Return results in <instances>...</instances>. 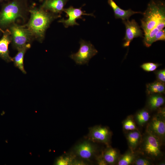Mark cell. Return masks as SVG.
<instances>
[{"instance_id":"6da1fadb","label":"cell","mask_w":165,"mask_h":165,"mask_svg":"<svg viewBox=\"0 0 165 165\" xmlns=\"http://www.w3.org/2000/svg\"><path fill=\"white\" fill-rule=\"evenodd\" d=\"M31 16L26 27L39 41L43 40L45 32L51 22L61 16L59 14L50 13L43 9H33L29 10Z\"/></svg>"},{"instance_id":"7a4b0ae2","label":"cell","mask_w":165,"mask_h":165,"mask_svg":"<svg viewBox=\"0 0 165 165\" xmlns=\"http://www.w3.org/2000/svg\"><path fill=\"white\" fill-rule=\"evenodd\" d=\"M142 14L143 17L141 20V27L145 34L165 18L164 2L160 0H151Z\"/></svg>"},{"instance_id":"3957f363","label":"cell","mask_w":165,"mask_h":165,"mask_svg":"<svg viewBox=\"0 0 165 165\" xmlns=\"http://www.w3.org/2000/svg\"><path fill=\"white\" fill-rule=\"evenodd\" d=\"M26 0H12L5 4L0 11V30L10 26L22 18L27 9Z\"/></svg>"},{"instance_id":"277c9868","label":"cell","mask_w":165,"mask_h":165,"mask_svg":"<svg viewBox=\"0 0 165 165\" xmlns=\"http://www.w3.org/2000/svg\"><path fill=\"white\" fill-rule=\"evenodd\" d=\"M10 32L11 42L13 48L17 50L30 44L33 36L27 27L15 23L8 29Z\"/></svg>"},{"instance_id":"5b68a950","label":"cell","mask_w":165,"mask_h":165,"mask_svg":"<svg viewBox=\"0 0 165 165\" xmlns=\"http://www.w3.org/2000/svg\"><path fill=\"white\" fill-rule=\"evenodd\" d=\"M161 142L156 136L146 132L140 147L142 153L148 158L157 159L162 156Z\"/></svg>"},{"instance_id":"8992f818","label":"cell","mask_w":165,"mask_h":165,"mask_svg":"<svg viewBox=\"0 0 165 165\" xmlns=\"http://www.w3.org/2000/svg\"><path fill=\"white\" fill-rule=\"evenodd\" d=\"M79 43L78 51L71 54L70 57L77 64H87L90 60L97 53L98 51L90 42L81 40Z\"/></svg>"},{"instance_id":"52a82bcc","label":"cell","mask_w":165,"mask_h":165,"mask_svg":"<svg viewBox=\"0 0 165 165\" xmlns=\"http://www.w3.org/2000/svg\"><path fill=\"white\" fill-rule=\"evenodd\" d=\"M146 132L156 136L162 142L165 135V118L159 115L154 117L148 123Z\"/></svg>"},{"instance_id":"ba28073f","label":"cell","mask_w":165,"mask_h":165,"mask_svg":"<svg viewBox=\"0 0 165 165\" xmlns=\"http://www.w3.org/2000/svg\"><path fill=\"white\" fill-rule=\"evenodd\" d=\"M112 133L107 127L96 126L89 129V137L92 141L108 145L110 142Z\"/></svg>"},{"instance_id":"9c48e42d","label":"cell","mask_w":165,"mask_h":165,"mask_svg":"<svg viewBox=\"0 0 165 165\" xmlns=\"http://www.w3.org/2000/svg\"><path fill=\"white\" fill-rule=\"evenodd\" d=\"M126 27V33L124 38V47L129 46L134 38L138 37H143V31L134 20L130 21L129 20L123 21Z\"/></svg>"},{"instance_id":"30bf717a","label":"cell","mask_w":165,"mask_h":165,"mask_svg":"<svg viewBox=\"0 0 165 165\" xmlns=\"http://www.w3.org/2000/svg\"><path fill=\"white\" fill-rule=\"evenodd\" d=\"M63 11L66 13V16L68 17V18L66 19H62L59 20L58 22L62 23L66 28L75 25H79L76 22V20L78 19L82 18V15L94 16L92 13H85L84 11L82 10L81 8H75L72 6L64 9Z\"/></svg>"},{"instance_id":"8fae6325","label":"cell","mask_w":165,"mask_h":165,"mask_svg":"<svg viewBox=\"0 0 165 165\" xmlns=\"http://www.w3.org/2000/svg\"><path fill=\"white\" fill-rule=\"evenodd\" d=\"M75 154L80 158L90 160L95 155L96 149L95 145L88 141H85L76 145L74 148Z\"/></svg>"},{"instance_id":"7c38bea8","label":"cell","mask_w":165,"mask_h":165,"mask_svg":"<svg viewBox=\"0 0 165 165\" xmlns=\"http://www.w3.org/2000/svg\"><path fill=\"white\" fill-rule=\"evenodd\" d=\"M3 35L0 39V57L7 62L13 61L9 55L8 46L11 42L10 32L8 29L3 31Z\"/></svg>"},{"instance_id":"4fadbf2b","label":"cell","mask_w":165,"mask_h":165,"mask_svg":"<svg viewBox=\"0 0 165 165\" xmlns=\"http://www.w3.org/2000/svg\"><path fill=\"white\" fill-rule=\"evenodd\" d=\"M68 0H45L41 8L46 11L58 14L63 11L64 7Z\"/></svg>"},{"instance_id":"5bb4252c","label":"cell","mask_w":165,"mask_h":165,"mask_svg":"<svg viewBox=\"0 0 165 165\" xmlns=\"http://www.w3.org/2000/svg\"><path fill=\"white\" fill-rule=\"evenodd\" d=\"M108 2L113 10L115 18L121 19L123 21L129 20V18L134 14L143 13L141 12L134 11L130 9L127 10L123 9L119 7L113 0H108Z\"/></svg>"},{"instance_id":"9a60e30c","label":"cell","mask_w":165,"mask_h":165,"mask_svg":"<svg viewBox=\"0 0 165 165\" xmlns=\"http://www.w3.org/2000/svg\"><path fill=\"white\" fill-rule=\"evenodd\" d=\"M165 26V18L162 19L153 29L148 33L144 34L143 42L145 45L149 47L153 42V39L157 33L163 29Z\"/></svg>"},{"instance_id":"2e32d148","label":"cell","mask_w":165,"mask_h":165,"mask_svg":"<svg viewBox=\"0 0 165 165\" xmlns=\"http://www.w3.org/2000/svg\"><path fill=\"white\" fill-rule=\"evenodd\" d=\"M31 47L30 44H28L24 47L18 50V52L15 57L12 58L15 67L18 68L24 74L26 72L24 69V59L27 50Z\"/></svg>"},{"instance_id":"e0dca14e","label":"cell","mask_w":165,"mask_h":165,"mask_svg":"<svg viewBox=\"0 0 165 165\" xmlns=\"http://www.w3.org/2000/svg\"><path fill=\"white\" fill-rule=\"evenodd\" d=\"M126 138L130 149L134 151L141 142V137L140 132L138 130L130 131L127 134Z\"/></svg>"},{"instance_id":"ac0fdd59","label":"cell","mask_w":165,"mask_h":165,"mask_svg":"<svg viewBox=\"0 0 165 165\" xmlns=\"http://www.w3.org/2000/svg\"><path fill=\"white\" fill-rule=\"evenodd\" d=\"M164 98L159 94H152L149 98L148 105L151 110H154L159 108L164 103Z\"/></svg>"},{"instance_id":"d6986e66","label":"cell","mask_w":165,"mask_h":165,"mask_svg":"<svg viewBox=\"0 0 165 165\" xmlns=\"http://www.w3.org/2000/svg\"><path fill=\"white\" fill-rule=\"evenodd\" d=\"M103 158L107 164H113L119 159V153L117 150L112 148H107L103 154Z\"/></svg>"},{"instance_id":"ffe728a7","label":"cell","mask_w":165,"mask_h":165,"mask_svg":"<svg viewBox=\"0 0 165 165\" xmlns=\"http://www.w3.org/2000/svg\"><path fill=\"white\" fill-rule=\"evenodd\" d=\"M147 91L149 94H160L165 92L164 83L160 81L149 83L147 85Z\"/></svg>"},{"instance_id":"44dd1931","label":"cell","mask_w":165,"mask_h":165,"mask_svg":"<svg viewBox=\"0 0 165 165\" xmlns=\"http://www.w3.org/2000/svg\"><path fill=\"white\" fill-rule=\"evenodd\" d=\"M136 158L135 154L131 150L127 151L119 158L117 163L118 165H129L133 163Z\"/></svg>"},{"instance_id":"7402d4cb","label":"cell","mask_w":165,"mask_h":165,"mask_svg":"<svg viewBox=\"0 0 165 165\" xmlns=\"http://www.w3.org/2000/svg\"><path fill=\"white\" fill-rule=\"evenodd\" d=\"M150 117L148 112L146 109H143L137 112L135 118L137 123L142 126L148 121Z\"/></svg>"},{"instance_id":"603a6c76","label":"cell","mask_w":165,"mask_h":165,"mask_svg":"<svg viewBox=\"0 0 165 165\" xmlns=\"http://www.w3.org/2000/svg\"><path fill=\"white\" fill-rule=\"evenodd\" d=\"M123 129L125 131L138 130L133 117L129 116L125 119L123 123Z\"/></svg>"},{"instance_id":"cb8c5ba5","label":"cell","mask_w":165,"mask_h":165,"mask_svg":"<svg viewBox=\"0 0 165 165\" xmlns=\"http://www.w3.org/2000/svg\"><path fill=\"white\" fill-rule=\"evenodd\" d=\"M75 159L74 156L66 155L59 157L57 160L56 164L58 165H72Z\"/></svg>"},{"instance_id":"d4e9b609","label":"cell","mask_w":165,"mask_h":165,"mask_svg":"<svg viewBox=\"0 0 165 165\" xmlns=\"http://www.w3.org/2000/svg\"><path fill=\"white\" fill-rule=\"evenodd\" d=\"M159 66V64H158L148 62L144 63L141 66V67L145 71L151 72L156 70Z\"/></svg>"},{"instance_id":"484cf974","label":"cell","mask_w":165,"mask_h":165,"mask_svg":"<svg viewBox=\"0 0 165 165\" xmlns=\"http://www.w3.org/2000/svg\"><path fill=\"white\" fill-rule=\"evenodd\" d=\"M133 163L136 165H150L152 164L151 161L146 158L139 157L135 160Z\"/></svg>"},{"instance_id":"4316f807","label":"cell","mask_w":165,"mask_h":165,"mask_svg":"<svg viewBox=\"0 0 165 165\" xmlns=\"http://www.w3.org/2000/svg\"><path fill=\"white\" fill-rule=\"evenodd\" d=\"M165 40V30L163 29L160 31L154 37L153 42L158 41H164Z\"/></svg>"},{"instance_id":"83f0119b","label":"cell","mask_w":165,"mask_h":165,"mask_svg":"<svg viewBox=\"0 0 165 165\" xmlns=\"http://www.w3.org/2000/svg\"><path fill=\"white\" fill-rule=\"evenodd\" d=\"M156 77L159 81L163 83L165 82V70L164 69L161 70L156 72Z\"/></svg>"},{"instance_id":"f1b7e54d","label":"cell","mask_w":165,"mask_h":165,"mask_svg":"<svg viewBox=\"0 0 165 165\" xmlns=\"http://www.w3.org/2000/svg\"><path fill=\"white\" fill-rule=\"evenodd\" d=\"M97 163L100 165H107V163L104 160L103 155L100 156L97 158Z\"/></svg>"},{"instance_id":"f546056e","label":"cell","mask_w":165,"mask_h":165,"mask_svg":"<svg viewBox=\"0 0 165 165\" xmlns=\"http://www.w3.org/2000/svg\"><path fill=\"white\" fill-rule=\"evenodd\" d=\"M86 163L82 161L77 160L75 159L74 160L72 165H85Z\"/></svg>"},{"instance_id":"4dcf8cb0","label":"cell","mask_w":165,"mask_h":165,"mask_svg":"<svg viewBox=\"0 0 165 165\" xmlns=\"http://www.w3.org/2000/svg\"><path fill=\"white\" fill-rule=\"evenodd\" d=\"M159 114L158 115L160 116L165 118V109L164 108H162L160 110L159 112Z\"/></svg>"},{"instance_id":"1f68e13d","label":"cell","mask_w":165,"mask_h":165,"mask_svg":"<svg viewBox=\"0 0 165 165\" xmlns=\"http://www.w3.org/2000/svg\"><path fill=\"white\" fill-rule=\"evenodd\" d=\"M165 163L164 162H161V163H159V165H165Z\"/></svg>"},{"instance_id":"d6a6232c","label":"cell","mask_w":165,"mask_h":165,"mask_svg":"<svg viewBox=\"0 0 165 165\" xmlns=\"http://www.w3.org/2000/svg\"><path fill=\"white\" fill-rule=\"evenodd\" d=\"M5 0H0V2L5 1Z\"/></svg>"}]
</instances>
